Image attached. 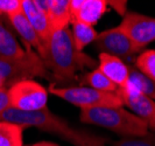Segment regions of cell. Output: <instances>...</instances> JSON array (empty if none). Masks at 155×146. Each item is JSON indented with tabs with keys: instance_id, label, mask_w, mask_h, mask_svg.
Returning <instances> with one entry per match:
<instances>
[{
	"instance_id": "cell-3",
	"label": "cell",
	"mask_w": 155,
	"mask_h": 146,
	"mask_svg": "<svg viewBox=\"0 0 155 146\" xmlns=\"http://www.w3.org/2000/svg\"><path fill=\"white\" fill-rule=\"evenodd\" d=\"M48 71L43 60L33 50H27L26 55L18 60L0 59V89L8 90L23 80L48 77Z\"/></svg>"
},
{
	"instance_id": "cell-1",
	"label": "cell",
	"mask_w": 155,
	"mask_h": 146,
	"mask_svg": "<svg viewBox=\"0 0 155 146\" xmlns=\"http://www.w3.org/2000/svg\"><path fill=\"white\" fill-rule=\"evenodd\" d=\"M43 62L57 81L75 80L78 71L96 66V61L91 56L75 48L69 28L51 33Z\"/></svg>"
},
{
	"instance_id": "cell-14",
	"label": "cell",
	"mask_w": 155,
	"mask_h": 146,
	"mask_svg": "<svg viewBox=\"0 0 155 146\" xmlns=\"http://www.w3.org/2000/svg\"><path fill=\"white\" fill-rule=\"evenodd\" d=\"M40 6L46 11L51 31L68 28L71 23L70 0H38Z\"/></svg>"
},
{
	"instance_id": "cell-17",
	"label": "cell",
	"mask_w": 155,
	"mask_h": 146,
	"mask_svg": "<svg viewBox=\"0 0 155 146\" xmlns=\"http://www.w3.org/2000/svg\"><path fill=\"white\" fill-rule=\"evenodd\" d=\"M72 32H71V36L74 40V45L75 48L78 52H83V49L86 46H89L90 43L94 42V40L97 38L98 33L93 28L92 26H89L86 23L78 22V21H72Z\"/></svg>"
},
{
	"instance_id": "cell-19",
	"label": "cell",
	"mask_w": 155,
	"mask_h": 146,
	"mask_svg": "<svg viewBox=\"0 0 155 146\" xmlns=\"http://www.w3.org/2000/svg\"><path fill=\"white\" fill-rule=\"evenodd\" d=\"M23 127L0 121V146H23Z\"/></svg>"
},
{
	"instance_id": "cell-18",
	"label": "cell",
	"mask_w": 155,
	"mask_h": 146,
	"mask_svg": "<svg viewBox=\"0 0 155 146\" xmlns=\"http://www.w3.org/2000/svg\"><path fill=\"white\" fill-rule=\"evenodd\" d=\"M79 82L81 84H83V87L87 85L89 88L103 92H117L118 90V87L114 83H112L98 68L90 73H86L84 76L81 77Z\"/></svg>"
},
{
	"instance_id": "cell-10",
	"label": "cell",
	"mask_w": 155,
	"mask_h": 146,
	"mask_svg": "<svg viewBox=\"0 0 155 146\" xmlns=\"http://www.w3.org/2000/svg\"><path fill=\"white\" fill-rule=\"evenodd\" d=\"M107 8L106 0H70L71 22L78 21L93 27L107 12Z\"/></svg>"
},
{
	"instance_id": "cell-24",
	"label": "cell",
	"mask_w": 155,
	"mask_h": 146,
	"mask_svg": "<svg viewBox=\"0 0 155 146\" xmlns=\"http://www.w3.org/2000/svg\"><path fill=\"white\" fill-rule=\"evenodd\" d=\"M8 108H11V104H9V97H8L7 90L0 89V116L2 115Z\"/></svg>"
},
{
	"instance_id": "cell-11",
	"label": "cell",
	"mask_w": 155,
	"mask_h": 146,
	"mask_svg": "<svg viewBox=\"0 0 155 146\" xmlns=\"http://www.w3.org/2000/svg\"><path fill=\"white\" fill-rule=\"evenodd\" d=\"M21 11L31 25V27L34 28L46 49L48 41L53 33L46 11L40 6L38 0H22Z\"/></svg>"
},
{
	"instance_id": "cell-21",
	"label": "cell",
	"mask_w": 155,
	"mask_h": 146,
	"mask_svg": "<svg viewBox=\"0 0 155 146\" xmlns=\"http://www.w3.org/2000/svg\"><path fill=\"white\" fill-rule=\"evenodd\" d=\"M135 67L141 74L155 82V49L140 53L135 59Z\"/></svg>"
},
{
	"instance_id": "cell-2",
	"label": "cell",
	"mask_w": 155,
	"mask_h": 146,
	"mask_svg": "<svg viewBox=\"0 0 155 146\" xmlns=\"http://www.w3.org/2000/svg\"><path fill=\"white\" fill-rule=\"evenodd\" d=\"M79 121L113 131L121 137H139L148 132L147 124L123 107L82 109Z\"/></svg>"
},
{
	"instance_id": "cell-13",
	"label": "cell",
	"mask_w": 155,
	"mask_h": 146,
	"mask_svg": "<svg viewBox=\"0 0 155 146\" xmlns=\"http://www.w3.org/2000/svg\"><path fill=\"white\" fill-rule=\"evenodd\" d=\"M8 20L16 33L19 34V36L22 39V41L26 43L27 50H33V52L35 50V53L39 55L42 60H45L46 49L38 36V34L34 31V28L31 27L29 21L22 13V11L11 15L8 18Z\"/></svg>"
},
{
	"instance_id": "cell-4",
	"label": "cell",
	"mask_w": 155,
	"mask_h": 146,
	"mask_svg": "<svg viewBox=\"0 0 155 146\" xmlns=\"http://www.w3.org/2000/svg\"><path fill=\"white\" fill-rule=\"evenodd\" d=\"M48 90L54 96L67 100L81 110L96 107H124L123 100L117 92H103L83 85L70 88L50 85Z\"/></svg>"
},
{
	"instance_id": "cell-25",
	"label": "cell",
	"mask_w": 155,
	"mask_h": 146,
	"mask_svg": "<svg viewBox=\"0 0 155 146\" xmlns=\"http://www.w3.org/2000/svg\"><path fill=\"white\" fill-rule=\"evenodd\" d=\"M107 1V0H106ZM126 1H107V6H111V7H113L114 9H116L117 12L119 13V14H121V15L124 16L125 15V13L127 12L126 11Z\"/></svg>"
},
{
	"instance_id": "cell-8",
	"label": "cell",
	"mask_w": 155,
	"mask_h": 146,
	"mask_svg": "<svg viewBox=\"0 0 155 146\" xmlns=\"http://www.w3.org/2000/svg\"><path fill=\"white\" fill-rule=\"evenodd\" d=\"M94 43L101 53L116 56L123 61L132 59L140 52L139 48L133 45L132 41L119 27H113L98 33Z\"/></svg>"
},
{
	"instance_id": "cell-6",
	"label": "cell",
	"mask_w": 155,
	"mask_h": 146,
	"mask_svg": "<svg viewBox=\"0 0 155 146\" xmlns=\"http://www.w3.org/2000/svg\"><path fill=\"white\" fill-rule=\"evenodd\" d=\"M11 108L22 111H38L47 108L48 91L35 80L16 82L7 90Z\"/></svg>"
},
{
	"instance_id": "cell-22",
	"label": "cell",
	"mask_w": 155,
	"mask_h": 146,
	"mask_svg": "<svg viewBox=\"0 0 155 146\" xmlns=\"http://www.w3.org/2000/svg\"><path fill=\"white\" fill-rule=\"evenodd\" d=\"M110 146H155V132H147L139 137H121L118 140L107 139Z\"/></svg>"
},
{
	"instance_id": "cell-20",
	"label": "cell",
	"mask_w": 155,
	"mask_h": 146,
	"mask_svg": "<svg viewBox=\"0 0 155 146\" xmlns=\"http://www.w3.org/2000/svg\"><path fill=\"white\" fill-rule=\"evenodd\" d=\"M128 85L135 89L137 91L146 95L147 97L155 100V82L150 78L141 74L137 68L130 69V82Z\"/></svg>"
},
{
	"instance_id": "cell-27",
	"label": "cell",
	"mask_w": 155,
	"mask_h": 146,
	"mask_svg": "<svg viewBox=\"0 0 155 146\" xmlns=\"http://www.w3.org/2000/svg\"><path fill=\"white\" fill-rule=\"evenodd\" d=\"M23 146H28V145H23Z\"/></svg>"
},
{
	"instance_id": "cell-12",
	"label": "cell",
	"mask_w": 155,
	"mask_h": 146,
	"mask_svg": "<svg viewBox=\"0 0 155 146\" xmlns=\"http://www.w3.org/2000/svg\"><path fill=\"white\" fill-rule=\"evenodd\" d=\"M98 69L112 83H114L118 89H125L128 87L131 67L127 66L123 60L105 53H99Z\"/></svg>"
},
{
	"instance_id": "cell-15",
	"label": "cell",
	"mask_w": 155,
	"mask_h": 146,
	"mask_svg": "<svg viewBox=\"0 0 155 146\" xmlns=\"http://www.w3.org/2000/svg\"><path fill=\"white\" fill-rule=\"evenodd\" d=\"M27 50L22 49L15 36L8 31L0 20V59L18 60L23 57Z\"/></svg>"
},
{
	"instance_id": "cell-5",
	"label": "cell",
	"mask_w": 155,
	"mask_h": 146,
	"mask_svg": "<svg viewBox=\"0 0 155 146\" xmlns=\"http://www.w3.org/2000/svg\"><path fill=\"white\" fill-rule=\"evenodd\" d=\"M0 121L16 124L23 129L35 127L60 137L69 126V124L63 118L53 114L48 108L38 111H22L14 108H8L0 116Z\"/></svg>"
},
{
	"instance_id": "cell-23",
	"label": "cell",
	"mask_w": 155,
	"mask_h": 146,
	"mask_svg": "<svg viewBox=\"0 0 155 146\" xmlns=\"http://www.w3.org/2000/svg\"><path fill=\"white\" fill-rule=\"evenodd\" d=\"M22 0H0V15L9 18L18 12H21Z\"/></svg>"
},
{
	"instance_id": "cell-26",
	"label": "cell",
	"mask_w": 155,
	"mask_h": 146,
	"mask_svg": "<svg viewBox=\"0 0 155 146\" xmlns=\"http://www.w3.org/2000/svg\"><path fill=\"white\" fill-rule=\"evenodd\" d=\"M31 146H58L55 143H51V141H39V143H35Z\"/></svg>"
},
{
	"instance_id": "cell-16",
	"label": "cell",
	"mask_w": 155,
	"mask_h": 146,
	"mask_svg": "<svg viewBox=\"0 0 155 146\" xmlns=\"http://www.w3.org/2000/svg\"><path fill=\"white\" fill-rule=\"evenodd\" d=\"M61 138L69 141L74 146H106L107 138H101L97 134L79 129H72L68 126L63 132Z\"/></svg>"
},
{
	"instance_id": "cell-7",
	"label": "cell",
	"mask_w": 155,
	"mask_h": 146,
	"mask_svg": "<svg viewBox=\"0 0 155 146\" xmlns=\"http://www.w3.org/2000/svg\"><path fill=\"white\" fill-rule=\"evenodd\" d=\"M118 27L140 50L155 41V18L135 12H126Z\"/></svg>"
},
{
	"instance_id": "cell-9",
	"label": "cell",
	"mask_w": 155,
	"mask_h": 146,
	"mask_svg": "<svg viewBox=\"0 0 155 146\" xmlns=\"http://www.w3.org/2000/svg\"><path fill=\"white\" fill-rule=\"evenodd\" d=\"M117 93L120 96L124 107H127L132 114L147 124L148 129L155 131V100L146 95L137 91L132 87L118 89Z\"/></svg>"
}]
</instances>
